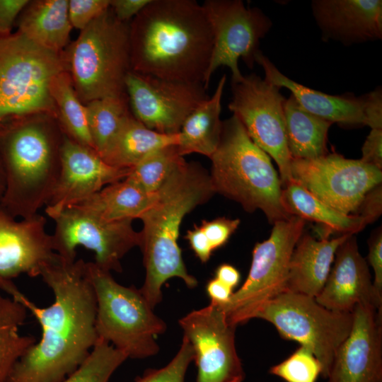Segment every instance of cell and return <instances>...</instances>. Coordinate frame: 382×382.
<instances>
[{"label": "cell", "mask_w": 382, "mask_h": 382, "mask_svg": "<svg viewBox=\"0 0 382 382\" xmlns=\"http://www.w3.org/2000/svg\"><path fill=\"white\" fill-rule=\"evenodd\" d=\"M54 295L48 307L23 293L16 299L34 316L41 337L19 359L7 382H61L86 360L98 340L96 300L82 259L59 257L40 275Z\"/></svg>", "instance_id": "6da1fadb"}, {"label": "cell", "mask_w": 382, "mask_h": 382, "mask_svg": "<svg viewBox=\"0 0 382 382\" xmlns=\"http://www.w3.org/2000/svg\"><path fill=\"white\" fill-rule=\"evenodd\" d=\"M131 70L202 83L213 36L202 6L195 0H151L129 24Z\"/></svg>", "instance_id": "7a4b0ae2"}, {"label": "cell", "mask_w": 382, "mask_h": 382, "mask_svg": "<svg viewBox=\"0 0 382 382\" xmlns=\"http://www.w3.org/2000/svg\"><path fill=\"white\" fill-rule=\"evenodd\" d=\"M215 193L210 175L197 163L186 161L157 191L154 204L139 218L143 222L140 248L145 279L140 290L152 308L162 300V286L173 277L187 287L197 285L183 262L178 243L183 218Z\"/></svg>", "instance_id": "3957f363"}, {"label": "cell", "mask_w": 382, "mask_h": 382, "mask_svg": "<svg viewBox=\"0 0 382 382\" xmlns=\"http://www.w3.org/2000/svg\"><path fill=\"white\" fill-rule=\"evenodd\" d=\"M63 135L51 123L29 118L0 131L1 208L14 218L30 219L48 202L59 175Z\"/></svg>", "instance_id": "277c9868"}, {"label": "cell", "mask_w": 382, "mask_h": 382, "mask_svg": "<svg viewBox=\"0 0 382 382\" xmlns=\"http://www.w3.org/2000/svg\"><path fill=\"white\" fill-rule=\"evenodd\" d=\"M215 193L233 199L248 212L261 210L272 224L291 216L282 202V185L270 156L250 138L233 115L223 121L218 147L209 158Z\"/></svg>", "instance_id": "5b68a950"}, {"label": "cell", "mask_w": 382, "mask_h": 382, "mask_svg": "<svg viewBox=\"0 0 382 382\" xmlns=\"http://www.w3.org/2000/svg\"><path fill=\"white\" fill-rule=\"evenodd\" d=\"M64 71L59 52L21 32L0 37V131L33 115L56 117L50 88Z\"/></svg>", "instance_id": "8992f818"}, {"label": "cell", "mask_w": 382, "mask_h": 382, "mask_svg": "<svg viewBox=\"0 0 382 382\" xmlns=\"http://www.w3.org/2000/svg\"><path fill=\"white\" fill-rule=\"evenodd\" d=\"M96 300L98 340L107 342L127 358L144 359L159 351L156 341L166 330L140 289L117 283L110 272L86 262Z\"/></svg>", "instance_id": "52a82bcc"}, {"label": "cell", "mask_w": 382, "mask_h": 382, "mask_svg": "<svg viewBox=\"0 0 382 382\" xmlns=\"http://www.w3.org/2000/svg\"><path fill=\"white\" fill-rule=\"evenodd\" d=\"M70 75L81 102L127 96L125 80L131 71L129 24L110 7L81 31L69 52Z\"/></svg>", "instance_id": "ba28073f"}, {"label": "cell", "mask_w": 382, "mask_h": 382, "mask_svg": "<svg viewBox=\"0 0 382 382\" xmlns=\"http://www.w3.org/2000/svg\"><path fill=\"white\" fill-rule=\"evenodd\" d=\"M272 323L279 335L311 350L328 378L335 354L349 334L352 313L330 310L314 297L285 291L265 303L255 313Z\"/></svg>", "instance_id": "9c48e42d"}, {"label": "cell", "mask_w": 382, "mask_h": 382, "mask_svg": "<svg viewBox=\"0 0 382 382\" xmlns=\"http://www.w3.org/2000/svg\"><path fill=\"white\" fill-rule=\"evenodd\" d=\"M306 221L297 216L273 224L270 237L257 243L248 277L229 300L219 305L234 326L254 318L267 301L286 291L289 262Z\"/></svg>", "instance_id": "30bf717a"}, {"label": "cell", "mask_w": 382, "mask_h": 382, "mask_svg": "<svg viewBox=\"0 0 382 382\" xmlns=\"http://www.w3.org/2000/svg\"><path fill=\"white\" fill-rule=\"evenodd\" d=\"M49 216L56 224L52 236L54 251L66 262L76 260V249L81 245L95 253L93 262L98 267L122 272V257L141 245V232L133 228V220L105 221L76 205Z\"/></svg>", "instance_id": "8fae6325"}, {"label": "cell", "mask_w": 382, "mask_h": 382, "mask_svg": "<svg viewBox=\"0 0 382 382\" xmlns=\"http://www.w3.org/2000/svg\"><path fill=\"white\" fill-rule=\"evenodd\" d=\"M230 111L252 141L277 163L282 187L293 180L280 88L253 73L231 83Z\"/></svg>", "instance_id": "7c38bea8"}, {"label": "cell", "mask_w": 382, "mask_h": 382, "mask_svg": "<svg viewBox=\"0 0 382 382\" xmlns=\"http://www.w3.org/2000/svg\"><path fill=\"white\" fill-rule=\"evenodd\" d=\"M209 23L213 48L204 80V88L220 66L231 71V83L241 81L238 67L242 59L252 69L259 49L260 40L272 28L271 20L258 8L246 7L241 0H206L202 4Z\"/></svg>", "instance_id": "4fadbf2b"}, {"label": "cell", "mask_w": 382, "mask_h": 382, "mask_svg": "<svg viewBox=\"0 0 382 382\" xmlns=\"http://www.w3.org/2000/svg\"><path fill=\"white\" fill-rule=\"evenodd\" d=\"M291 173L314 197L345 214H354L382 181L381 170L335 152L314 159L292 158Z\"/></svg>", "instance_id": "5bb4252c"}, {"label": "cell", "mask_w": 382, "mask_h": 382, "mask_svg": "<svg viewBox=\"0 0 382 382\" xmlns=\"http://www.w3.org/2000/svg\"><path fill=\"white\" fill-rule=\"evenodd\" d=\"M132 115L149 129L178 134L188 115L209 98L202 83L162 79L134 71L125 80Z\"/></svg>", "instance_id": "9a60e30c"}, {"label": "cell", "mask_w": 382, "mask_h": 382, "mask_svg": "<svg viewBox=\"0 0 382 382\" xmlns=\"http://www.w3.org/2000/svg\"><path fill=\"white\" fill-rule=\"evenodd\" d=\"M194 351L196 382H243L245 371L235 345L236 326L220 306L211 302L179 320Z\"/></svg>", "instance_id": "2e32d148"}, {"label": "cell", "mask_w": 382, "mask_h": 382, "mask_svg": "<svg viewBox=\"0 0 382 382\" xmlns=\"http://www.w3.org/2000/svg\"><path fill=\"white\" fill-rule=\"evenodd\" d=\"M45 224V218L38 214L18 221L0 207V289L12 298L21 293L13 279L22 274L40 276L59 257Z\"/></svg>", "instance_id": "e0dca14e"}, {"label": "cell", "mask_w": 382, "mask_h": 382, "mask_svg": "<svg viewBox=\"0 0 382 382\" xmlns=\"http://www.w3.org/2000/svg\"><path fill=\"white\" fill-rule=\"evenodd\" d=\"M255 63L260 65L265 79L281 88L289 90L299 104L308 112L331 123L345 127L364 125L371 129H382V93L376 88L365 95H329L304 86L280 72L261 50Z\"/></svg>", "instance_id": "ac0fdd59"}, {"label": "cell", "mask_w": 382, "mask_h": 382, "mask_svg": "<svg viewBox=\"0 0 382 382\" xmlns=\"http://www.w3.org/2000/svg\"><path fill=\"white\" fill-rule=\"evenodd\" d=\"M60 161L59 175L46 204L48 216L125 179L130 171L108 164L93 149L76 142L64 134Z\"/></svg>", "instance_id": "d6986e66"}, {"label": "cell", "mask_w": 382, "mask_h": 382, "mask_svg": "<svg viewBox=\"0 0 382 382\" xmlns=\"http://www.w3.org/2000/svg\"><path fill=\"white\" fill-rule=\"evenodd\" d=\"M349 334L337 349L328 382H382V315L371 305L352 311Z\"/></svg>", "instance_id": "ffe728a7"}, {"label": "cell", "mask_w": 382, "mask_h": 382, "mask_svg": "<svg viewBox=\"0 0 382 382\" xmlns=\"http://www.w3.org/2000/svg\"><path fill=\"white\" fill-rule=\"evenodd\" d=\"M315 299L335 311L352 313L357 305L369 304L382 315V300L375 292L368 263L361 255L354 235L337 248L333 267Z\"/></svg>", "instance_id": "44dd1931"}, {"label": "cell", "mask_w": 382, "mask_h": 382, "mask_svg": "<svg viewBox=\"0 0 382 382\" xmlns=\"http://www.w3.org/2000/svg\"><path fill=\"white\" fill-rule=\"evenodd\" d=\"M311 6L324 40L347 45L381 39V0H314Z\"/></svg>", "instance_id": "7402d4cb"}, {"label": "cell", "mask_w": 382, "mask_h": 382, "mask_svg": "<svg viewBox=\"0 0 382 382\" xmlns=\"http://www.w3.org/2000/svg\"><path fill=\"white\" fill-rule=\"evenodd\" d=\"M352 235L318 240L302 234L290 259L286 291L316 298L325 284L337 248Z\"/></svg>", "instance_id": "603a6c76"}, {"label": "cell", "mask_w": 382, "mask_h": 382, "mask_svg": "<svg viewBox=\"0 0 382 382\" xmlns=\"http://www.w3.org/2000/svg\"><path fill=\"white\" fill-rule=\"evenodd\" d=\"M226 81V76L223 75L212 96L199 104L184 121L177 145L182 156L197 153L210 158L216 150L222 131L220 114Z\"/></svg>", "instance_id": "cb8c5ba5"}, {"label": "cell", "mask_w": 382, "mask_h": 382, "mask_svg": "<svg viewBox=\"0 0 382 382\" xmlns=\"http://www.w3.org/2000/svg\"><path fill=\"white\" fill-rule=\"evenodd\" d=\"M178 142L179 134L151 130L129 114L101 158L112 166L131 169L156 150Z\"/></svg>", "instance_id": "d4e9b609"}, {"label": "cell", "mask_w": 382, "mask_h": 382, "mask_svg": "<svg viewBox=\"0 0 382 382\" xmlns=\"http://www.w3.org/2000/svg\"><path fill=\"white\" fill-rule=\"evenodd\" d=\"M68 4V0L29 3L19 20L18 31L36 44L59 53L68 43L72 28Z\"/></svg>", "instance_id": "484cf974"}, {"label": "cell", "mask_w": 382, "mask_h": 382, "mask_svg": "<svg viewBox=\"0 0 382 382\" xmlns=\"http://www.w3.org/2000/svg\"><path fill=\"white\" fill-rule=\"evenodd\" d=\"M156 197V193H148L125 178L74 205L105 221L133 220L139 219Z\"/></svg>", "instance_id": "4316f807"}, {"label": "cell", "mask_w": 382, "mask_h": 382, "mask_svg": "<svg viewBox=\"0 0 382 382\" xmlns=\"http://www.w3.org/2000/svg\"><path fill=\"white\" fill-rule=\"evenodd\" d=\"M284 116L292 158L314 159L329 153L328 133L332 123L303 109L292 95L284 100Z\"/></svg>", "instance_id": "83f0119b"}, {"label": "cell", "mask_w": 382, "mask_h": 382, "mask_svg": "<svg viewBox=\"0 0 382 382\" xmlns=\"http://www.w3.org/2000/svg\"><path fill=\"white\" fill-rule=\"evenodd\" d=\"M282 202L291 216L311 220L342 234H354L368 224L357 214H345L323 203L292 180L282 187Z\"/></svg>", "instance_id": "f1b7e54d"}, {"label": "cell", "mask_w": 382, "mask_h": 382, "mask_svg": "<svg viewBox=\"0 0 382 382\" xmlns=\"http://www.w3.org/2000/svg\"><path fill=\"white\" fill-rule=\"evenodd\" d=\"M28 311L22 303L0 292V382L8 381L16 362L36 342L35 337L19 333Z\"/></svg>", "instance_id": "f546056e"}, {"label": "cell", "mask_w": 382, "mask_h": 382, "mask_svg": "<svg viewBox=\"0 0 382 382\" xmlns=\"http://www.w3.org/2000/svg\"><path fill=\"white\" fill-rule=\"evenodd\" d=\"M50 89L63 133L76 142L93 149L86 106L79 98L70 75L65 71L59 74L53 79Z\"/></svg>", "instance_id": "4dcf8cb0"}, {"label": "cell", "mask_w": 382, "mask_h": 382, "mask_svg": "<svg viewBox=\"0 0 382 382\" xmlns=\"http://www.w3.org/2000/svg\"><path fill=\"white\" fill-rule=\"evenodd\" d=\"M127 96L105 97L86 103L88 129L93 149L101 157L129 115Z\"/></svg>", "instance_id": "1f68e13d"}, {"label": "cell", "mask_w": 382, "mask_h": 382, "mask_svg": "<svg viewBox=\"0 0 382 382\" xmlns=\"http://www.w3.org/2000/svg\"><path fill=\"white\" fill-rule=\"evenodd\" d=\"M185 161L177 145L166 146L151 153L132 168L126 178L148 193H156Z\"/></svg>", "instance_id": "d6a6232c"}, {"label": "cell", "mask_w": 382, "mask_h": 382, "mask_svg": "<svg viewBox=\"0 0 382 382\" xmlns=\"http://www.w3.org/2000/svg\"><path fill=\"white\" fill-rule=\"evenodd\" d=\"M127 359L110 343L98 340L86 360L61 382H108Z\"/></svg>", "instance_id": "836d02e7"}, {"label": "cell", "mask_w": 382, "mask_h": 382, "mask_svg": "<svg viewBox=\"0 0 382 382\" xmlns=\"http://www.w3.org/2000/svg\"><path fill=\"white\" fill-rule=\"evenodd\" d=\"M270 373L286 382H316L322 366L311 350L300 346L288 358L272 366Z\"/></svg>", "instance_id": "e575fe53"}, {"label": "cell", "mask_w": 382, "mask_h": 382, "mask_svg": "<svg viewBox=\"0 0 382 382\" xmlns=\"http://www.w3.org/2000/svg\"><path fill=\"white\" fill-rule=\"evenodd\" d=\"M193 359L192 345L183 337L178 352L168 364L160 369L147 370L134 382H185L187 370Z\"/></svg>", "instance_id": "d590c367"}, {"label": "cell", "mask_w": 382, "mask_h": 382, "mask_svg": "<svg viewBox=\"0 0 382 382\" xmlns=\"http://www.w3.org/2000/svg\"><path fill=\"white\" fill-rule=\"evenodd\" d=\"M110 0H70L69 18L72 27L83 30L110 7Z\"/></svg>", "instance_id": "8d00e7d4"}, {"label": "cell", "mask_w": 382, "mask_h": 382, "mask_svg": "<svg viewBox=\"0 0 382 382\" xmlns=\"http://www.w3.org/2000/svg\"><path fill=\"white\" fill-rule=\"evenodd\" d=\"M240 224L238 219L219 217L211 221L203 220L199 227L209 241L213 250L223 246Z\"/></svg>", "instance_id": "74e56055"}, {"label": "cell", "mask_w": 382, "mask_h": 382, "mask_svg": "<svg viewBox=\"0 0 382 382\" xmlns=\"http://www.w3.org/2000/svg\"><path fill=\"white\" fill-rule=\"evenodd\" d=\"M367 260L374 272L373 286L377 296L382 300V232L378 229L369 240Z\"/></svg>", "instance_id": "f35d334b"}, {"label": "cell", "mask_w": 382, "mask_h": 382, "mask_svg": "<svg viewBox=\"0 0 382 382\" xmlns=\"http://www.w3.org/2000/svg\"><path fill=\"white\" fill-rule=\"evenodd\" d=\"M362 162L382 169V129L370 131L361 148Z\"/></svg>", "instance_id": "ab89813d"}, {"label": "cell", "mask_w": 382, "mask_h": 382, "mask_svg": "<svg viewBox=\"0 0 382 382\" xmlns=\"http://www.w3.org/2000/svg\"><path fill=\"white\" fill-rule=\"evenodd\" d=\"M29 2L27 0H0V37L11 34L16 17Z\"/></svg>", "instance_id": "60d3db41"}, {"label": "cell", "mask_w": 382, "mask_h": 382, "mask_svg": "<svg viewBox=\"0 0 382 382\" xmlns=\"http://www.w3.org/2000/svg\"><path fill=\"white\" fill-rule=\"evenodd\" d=\"M381 184L374 187L366 195L354 214L364 218L367 224L373 222L381 213Z\"/></svg>", "instance_id": "b9f144b4"}, {"label": "cell", "mask_w": 382, "mask_h": 382, "mask_svg": "<svg viewBox=\"0 0 382 382\" xmlns=\"http://www.w3.org/2000/svg\"><path fill=\"white\" fill-rule=\"evenodd\" d=\"M198 259L203 263L207 262L214 251L207 236L199 226L187 231L185 237Z\"/></svg>", "instance_id": "7bdbcfd3"}, {"label": "cell", "mask_w": 382, "mask_h": 382, "mask_svg": "<svg viewBox=\"0 0 382 382\" xmlns=\"http://www.w3.org/2000/svg\"><path fill=\"white\" fill-rule=\"evenodd\" d=\"M151 0H112L110 7L120 21L127 23L134 18Z\"/></svg>", "instance_id": "ee69618b"}, {"label": "cell", "mask_w": 382, "mask_h": 382, "mask_svg": "<svg viewBox=\"0 0 382 382\" xmlns=\"http://www.w3.org/2000/svg\"><path fill=\"white\" fill-rule=\"evenodd\" d=\"M206 290L211 299V302L219 305L226 303L233 293L231 288L216 277L208 282Z\"/></svg>", "instance_id": "f6af8a7d"}, {"label": "cell", "mask_w": 382, "mask_h": 382, "mask_svg": "<svg viewBox=\"0 0 382 382\" xmlns=\"http://www.w3.org/2000/svg\"><path fill=\"white\" fill-rule=\"evenodd\" d=\"M216 278L233 289L239 283L241 275L233 266L222 264L216 270Z\"/></svg>", "instance_id": "bcb514c9"}, {"label": "cell", "mask_w": 382, "mask_h": 382, "mask_svg": "<svg viewBox=\"0 0 382 382\" xmlns=\"http://www.w3.org/2000/svg\"><path fill=\"white\" fill-rule=\"evenodd\" d=\"M6 190V175L3 163L0 156V207H1L2 200Z\"/></svg>", "instance_id": "7dc6e473"}]
</instances>
